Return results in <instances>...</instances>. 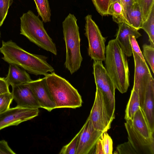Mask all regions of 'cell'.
Masks as SVG:
<instances>
[{"label":"cell","mask_w":154,"mask_h":154,"mask_svg":"<svg viewBox=\"0 0 154 154\" xmlns=\"http://www.w3.org/2000/svg\"><path fill=\"white\" fill-rule=\"evenodd\" d=\"M141 29L147 33L150 45L154 47V5L147 19L143 22Z\"/></svg>","instance_id":"22"},{"label":"cell","mask_w":154,"mask_h":154,"mask_svg":"<svg viewBox=\"0 0 154 154\" xmlns=\"http://www.w3.org/2000/svg\"><path fill=\"white\" fill-rule=\"evenodd\" d=\"M116 152L120 154H137L136 151L128 141L119 145L117 147Z\"/></svg>","instance_id":"30"},{"label":"cell","mask_w":154,"mask_h":154,"mask_svg":"<svg viewBox=\"0 0 154 154\" xmlns=\"http://www.w3.org/2000/svg\"><path fill=\"white\" fill-rule=\"evenodd\" d=\"M97 11L102 16L108 15L110 0H92Z\"/></svg>","instance_id":"29"},{"label":"cell","mask_w":154,"mask_h":154,"mask_svg":"<svg viewBox=\"0 0 154 154\" xmlns=\"http://www.w3.org/2000/svg\"><path fill=\"white\" fill-rule=\"evenodd\" d=\"M134 1L135 2H137V0H134Z\"/></svg>","instance_id":"38"},{"label":"cell","mask_w":154,"mask_h":154,"mask_svg":"<svg viewBox=\"0 0 154 154\" xmlns=\"http://www.w3.org/2000/svg\"><path fill=\"white\" fill-rule=\"evenodd\" d=\"M105 54V68L116 88L121 93L126 92L129 86L128 63L116 39L109 41Z\"/></svg>","instance_id":"2"},{"label":"cell","mask_w":154,"mask_h":154,"mask_svg":"<svg viewBox=\"0 0 154 154\" xmlns=\"http://www.w3.org/2000/svg\"><path fill=\"white\" fill-rule=\"evenodd\" d=\"M143 56L154 73V48L151 45L144 44L143 46Z\"/></svg>","instance_id":"26"},{"label":"cell","mask_w":154,"mask_h":154,"mask_svg":"<svg viewBox=\"0 0 154 154\" xmlns=\"http://www.w3.org/2000/svg\"><path fill=\"white\" fill-rule=\"evenodd\" d=\"M154 88L148 89L146 93L143 108L152 132H154Z\"/></svg>","instance_id":"18"},{"label":"cell","mask_w":154,"mask_h":154,"mask_svg":"<svg viewBox=\"0 0 154 154\" xmlns=\"http://www.w3.org/2000/svg\"><path fill=\"white\" fill-rule=\"evenodd\" d=\"M100 139L104 154H112L113 151L112 140L106 132L103 133Z\"/></svg>","instance_id":"27"},{"label":"cell","mask_w":154,"mask_h":154,"mask_svg":"<svg viewBox=\"0 0 154 154\" xmlns=\"http://www.w3.org/2000/svg\"><path fill=\"white\" fill-rule=\"evenodd\" d=\"M95 153L96 154H104L100 138L97 141L95 146Z\"/></svg>","instance_id":"36"},{"label":"cell","mask_w":154,"mask_h":154,"mask_svg":"<svg viewBox=\"0 0 154 154\" xmlns=\"http://www.w3.org/2000/svg\"><path fill=\"white\" fill-rule=\"evenodd\" d=\"M133 127L141 135L146 139L153 137L143 109L140 107L130 120Z\"/></svg>","instance_id":"17"},{"label":"cell","mask_w":154,"mask_h":154,"mask_svg":"<svg viewBox=\"0 0 154 154\" xmlns=\"http://www.w3.org/2000/svg\"><path fill=\"white\" fill-rule=\"evenodd\" d=\"M85 34L88 43V55L94 61H103L105 59L106 38L102 35L99 28L88 14L85 17Z\"/></svg>","instance_id":"7"},{"label":"cell","mask_w":154,"mask_h":154,"mask_svg":"<svg viewBox=\"0 0 154 154\" xmlns=\"http://www.w3.org/2000/svg\"><path fill=\"white\" fill-rule=\"evenodd\" d=\"M93 67L96 88L102 93L107 114L112 121L115 118L116 88L102 61H94Z\"/></svg>","instance_id":"6"},{"label":"cell","mask_w":154,"mask_h":154,"mask_svg":"<svg viewBox=\"0 0 154 154\" xmlns=\"http://www.w3.org/2000/svg\"><path fill=\"white\" fill-rule=\"evenodd\" d=\"M136 2L140 7L143 22L147 19L154 5V0H137Z\"/></svg>","instance_id":"25"},{"label":"cell","mask_w":154,"mask_h":154,"mask_svg":"<svg viewBox=\"0 0 154 154\" xmlns=\"http://www.w3.org/2000/svg\"><path fill=\"white\" fill-rule=\"evenodd\" d=\"M38 109L16 106L0 113V130L7 127L17 125L38 116Z\"/></svg>","instance_id":"10"},{"label":"cell","mask_w":154,"mask_h":154,"mask_svg":"<svg viewBox=\"0 0 154 154\" xmlns=\"http://www.w3.org/2000/svg\"><path fill=\"white\" fill-rule=\"evenodd\" d=\"M116 2H118L121 3V0H110V5Z\"/></svg>","instance_id":"37"},{"label":"cell","mask_w":154,"mask_h":154,"mask_svg":"<svg viewBox=\"0 0 154 154\" xmlns=\"http://www.w3.org/2000/svg\"><path fill=\"white\" fill-rule=\"evenodd\" d=\"M125 126L128 134V141L137 154H154V137L146 139L140 134L133 127L130 120L126 121Z\"/></svg>","instance_id":"12"},{"label":"cell","mask_w":154,"mask_h":154,"mask_svg":"<svg viewBox=\"0 0 154 154\" xmlns=\"http://www.w3.org/2000/svg\"><path fill=\"white\" fill-rule=\"evenodd\" d=\"M5 79L8 85L11 87L26 84L32 80L26 70L13 64H10L8 74Z\"/></svg>","instance_id":"16"},{"label":"cell","mask_w":154,"mask_h":154,"mask_svg":"<svg viewBox=\"0 0 154 154\" xmlns=\"http://www.w3.org/2000/svg\"><path fill=\"white\" fill-rule=\"evenodd\" d=\"M132 54L135 66L132 89L138 94L140 106L142 108L146 92L149 88H154V80L146 61H143L133 50Z\"/></svg>","instance_id":"8"},{"label":"cell","mask_w":154,"mask_h":154,"mask_svg":"<svg viewBox=\"0 0 154 154\" xmlns=\"http://www.w3.org/2000/svg\"><path fill=\"white\" fill-rule=\"evenodd\" d=\"M38 15L45 23L51 21V13L48 0H34Z\"/></svg>","instance_id":"23"},{"label":"cell","mask_w":154,"mask_h":154,"mask_svg":"<svg viewBox=\"0 0 154 154\" xmlns=\"http://www.w3.org/2000/svg\"></svg>","instance_id":"39"},{"label":"cell","mask_w":154,"mask_h":154,"mask_svg":"<svg viewBox=\"0 0 154 154\" xmlns=\"http://www.w3.org/2000/svg\"><path fill=\"white\" fill-rule=\"evenodd\" d=\"M33 91L41 108L51 111L56 106L48 89L45 77L27 83Z\"/></svg>","instance_id":"13"},{"label":"cell","mask_w":154,"mask_h":154,"mask_svg":"<svg viewBox=\"0 0 154 154\" xmlns=\"http://www.w3.org/2000/svg\"><path fill=\"white\" fill-rule=\"evenodd\" d=\"M76 17L69 13L62 23L66 48V68L72 74L80 68L82 61L80 49L79 27Z\"/></svg>","instance_id":"4"},{"label":"cell","mask_w":154,"mask_h":154,"mask_svg":"<svg viewBox=\"0 0 154 154\" xmlns=\"http://www.w3.org/2000/svg\"><path fill=\"white\" fill-rule=\"evenodd\" d=\"M4 140H0V154H16Z\"/></svg>","instance_id":"33"},{"label":"cell","mask_w":154,"mask_h":154,"mask_svg":"<svg viewBox=\"0 0 154 154\" xmlns=\"http://www.w3.org/2000/svg\"><path fill=\"white\" fill-rule=\"evenodd\" d=\"M20 33L39 47L57 54L55 43L48 34L43 21L31 11L24 13L20 17Z\"/></svg>","instance_id":"5"},{"label":"cell","mask_w":154,"mask_h":154,"mask_svg":"<svg viewBox=\"0 0 154 154\" xmlns=\"http://www.w3.org/2000/svg\"><path fill=\"white\" fill-rule=\"evenodd\" d=\"M121 2L125 14L126 11L130 8L135 3L134 0H121Z\"/></svg>","instance_id":"35"},{"label":"cell","mask_w":154,"mask_h":154,"mask_svg":"<svg viewBox=\"0 0 154 154\" xmlns=\"http://www.w3.org/2000/svg\"><path fill=\"white\" fill-rule=\"evenodd\" d=\"M108 15L112 16L113 20L118 24L125 23L129 25L124 9L120 3L116 2L110 4Z\"/></svg>","instance_id":"21"},{"label":"cell","mask_w":154,"mask_h":154,"mask_svg":"<svg viewBox=\"0 0 154 154\" xmlns=\"http://www.w3.org/2000/svg\"><path fill=\"white\" fill-rule=\"evenodd\" d=\"M88 117L96 129L104 132L111 128L112 121L107 114L102 93L97 88L94 102Z\"/></svg>","instance_id":"9"},{"label":"cell","mask_w":154,"mask_h":154,"mask_svg":"<svg viewBox=\"0 0 154 154\" xmlns=\"http://www.w3.org/2000/svg\"><path fill=\"white\" fill-rule=\"evenodd\" d=\"M130 40L131 48L144 62L145 60L140 50L136 38L134 36L131 35L130 37Z\"/></svg>","instance_id":"32"},{"label":"cell","mask_w":154,"mask_h":154,"mask_svg":"<svg viewBox=\"0 0 154 154\" xmlns=\"http://www.w3.org/2000/svg\"><path fill=\"white\" fill-rule=\"evenodd\" d=\"M46 83L56 108H76L82 101L78 91L65 79L54 72L45 76Z\"/></svg>","instance_id":"3"},{"label":"cell","mask_w":154,"mask_h":154,"mask_svg":"<svg viewBox=\"0 0 154 154\" xmlns=\"http://www.w3.org/2000/svg\"><path fill=\"white\" fill-rule=\"evenodd\" d=\"M10 0H0V26L2 24L7 15Z\"/></svg>","instance_id":"31"},{"label":"cell","mask_w":154,"mask_h":154,"mask_svg":"<svg viewBox=\"0 0 154 154\" xmlns=\"http://www.w3.org/2000/svg\"><path fill=\"white\" fill-rule=\"evenodd\" d=\"M13 99L12 94L10 92L0 95V113L5 111L10 108Z\"/></svg>","instance_id":"28"},{"label":"cell","mask_w":154,"mask_h":154,"mask_svg":"<svg viewBox=\"0 0 154 154\" xmlns=\"http://www.w3.org/2000/svg\"><path fill=\"white\" fill-rule=\"evenodd\" d=\"M81 129L76 154L90 153L104 132L94 128L89 117Z\"/></svg>","instance_id":"11"},{"label":"cell","mask_w":154,"mask_h":154,"mask_svg":"<svg viewBox=\"0 0 154 154\" xmlns=\"http://www.w3.org/2000/svg\"><path fill=\"white\" fill-rule=\"evenodd\" d=\"M128 25L137 30L141 29L143 22L142 13L137 2H135L125 13Z\"/></svg>","instance_id":"19"},{"label":"cell","mask_w":154,"mask_h":154,"mask_svg":"<svg viewBox=\"0 0 154 154\" xmlns=\"http://www.w3.org/2000/svg\"><path fill=\"white\" fill-rule=\"evenodd\" d=\"M81 129L68 144L61 149L60 154H76Z\"/></svg>","instance_id":"24"},{"label":"cell","mask_w":154,"mask_h":154,"mask_svg":"<svg viewBox=\"0 0 154 154\" xmlns=\"http://www.w3.org/2000/svg\"><path fill=\"white\" fill-rule=\"evenodd\" d=\"M0 52L5 61L20 67L31 74L46 76L49 72H54V68L47 62L45 56L30 53L11 41H2Z\"/></svg>","instance_id":"1"},{"label":"cell","mask_w":154,"mask_h":154,"mask_svg":"<svg viewBox=\"0 0 154 154\" xmlns=\"http://www.w3.org/2000/svg\"><path fill=\"white\" fill-rule=\"evenodd\" d=\"M9 86L5 78L0 77V95L10 92Z\"/></svg>","instance_id":"34"},{"label":"cell","mask_w":154,"mask_h":154,"mask_svg":"<svg viewBox=\"0 0 154 154\" xmlns=\"http://www.w3.org/2000/svg\"><path fill=\"white\" fill-rule=\"evenodd\" d=\"M140 107V101L139 95L132 89L125 110V119L126 121L132 119L135 112Z\"/></svg>","instance_id":"20"},{"label":"cell","mask_w":154,"mask_h":154,"mask_svg":"<svg viewBox=\"0 0 154 154\" xmlns=\"http://www.w3.org/2000/svg\"><path fill=\"white\" fill-rule=\"evenodd\" d=\"M118 24L119 28L116 35V39L125 55L128 57H131L133 54L130 42V36H134L137 38L141 35L138 30L125 23Z\"/></svg>","instance_id":"15"},{"label":"cell","mask_w":154,"mask_h":154,"mask_svg":"<svg viewBox=\"0 0 154 154\" xmlns=\"http://www.w3.org/2000/svg\"><path fill=\"white\" fill-rule=\"evenodd\" d=\"M11 92L17 106L27 108L38 109L40 106L27 83L12 87Z\"/></svg>","instance_id":"14"}]
</instances>
